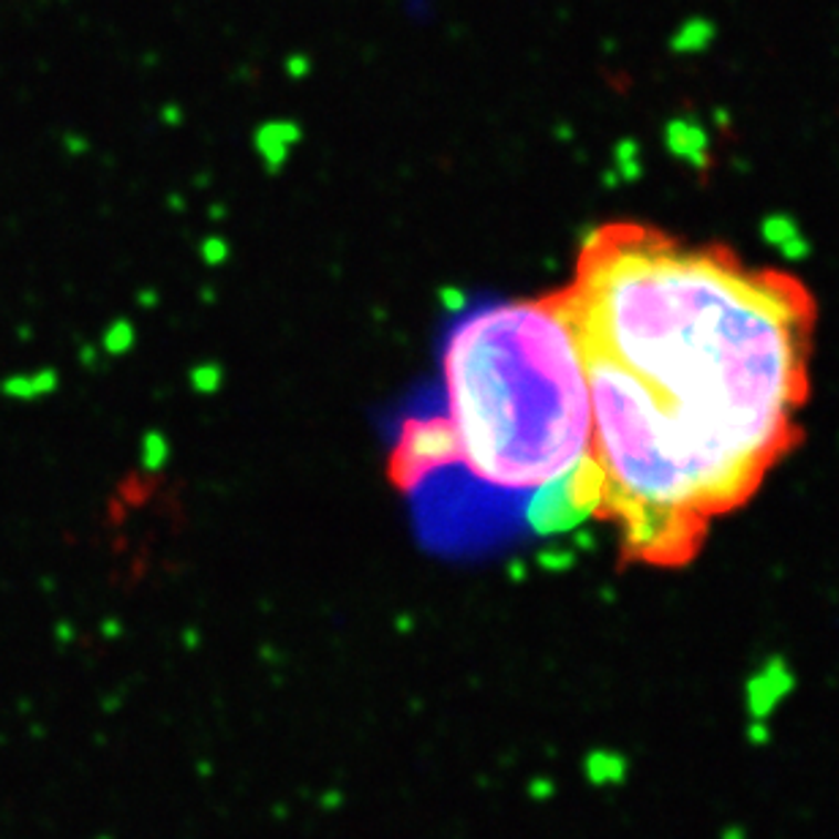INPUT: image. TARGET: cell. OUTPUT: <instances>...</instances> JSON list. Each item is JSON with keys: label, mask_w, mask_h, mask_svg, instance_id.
Returning <instances> with one entry per match:
<instances>
[{"label": "cell", "mask_w": 839, "mask_h": 839, "mask_svg": "<svg viewBox=\"0 0 839 839\" xmlns=\"http://www.w3.org/2000/svg\"><path fill=\"white\" fill-rule=\"evenodd\" d=\"M559 298L572 335L646 387L725 516L801 445L818 311L794 273L613 221Z\"/></svg>", "instance_id": "1"}, {"label": "cell", "mask_w": 839, "mask_h": 839, "mask_svg": "<svg viewBox=\"0 0 839 839\" xmlns=\"http://www.w3.org/2000/svg\"><path fill=\"white\" fill-rule=\"evenodd\" d=\"M445 385L460 464L486 486L542 490L589 458L587 371L559 292L466 317Z\"/></svg>", "instance_id": "2"}, {"label": "cell", "mask_w": 839, "mask_h": 839, "mask_svg": "<svg viewBox=\"0 0 839 839\" xmlns=\"http://www.w3.org/2000/svg\"><path fill=\"white\" fill-rule=\"evenodd\" d=\"M592 410L589 466L594 516L619 526L622 559L679 570L698 559L719 501L687 447L660 417L646 387L594 346L581 344Z\"/></svg>", "instance_id": "3"}, {"label": "cell", "mask_w": 839, "mask_h": 839, "mask_svg": "<svg viewBox=\"0 0 839 839\" xmlns=\"http://www.w3.org/2000/svg\"><path fill=\"white\" fill-rule=\"evenodd\" d=\"M455 464H460V450L450 419H410L401 431L398 442H395L390 477L398 488L412 490Z\"/></svg>", "instance_id": "4"}]
</instances>
